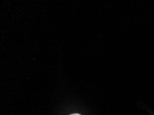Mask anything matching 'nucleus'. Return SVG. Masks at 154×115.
I'll return each instance as SVG.
<instances>
[{"instance_id": "obj_1", "label": "nucleus", "mask_w": 154, "mask_h": 115, "mask_svg": "<svg viewBox=\"0 0 154 115\" xmlns=\"http://www.w3.org/2000/svg\"><path fill=\"white\" fill-rule=\"evenodd\" d=\"M71 115H80V114H72Z\"/></svg>"}]
</instances>
